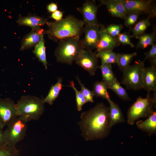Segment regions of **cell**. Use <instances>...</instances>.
<instances>
[{
    "instance_id": "52a82bcc",
    "label": "cell",
    "mask_w": 156,
    "mask_h": 156,
    "mask_svg": "<svg viewBox=\"0 0 156 156\" xmlns=\"http://www.w3.org/2000/svg\"><path fill=\"white\" fill-rule=\"evenodd\" d=\"M27 122L18 117L4 130L5 145L16 146L25 138L27 130Z\"/></svg>"
},
{
    "instance_id": "74e56055",
    "label": "cell",
    "mask_w": 156,
    "mask_h": 156,
    "mask_svg": "<svg viewBox=\"0 0 156 156\" xmlns=\"http://www.w3.org/2000/svg\"><path fill=\"white\" fill-rule=\"evenodd\" d=\"M0 146H5L4 131L1 127H0Z\"/></svg>"
},
{
    "instance_id": "cb8c5ba5",
    "label": "cell",
    "mask_w": 156,
    "mask_h": 156,
    "mask_svg": "<svg viewBox=\"0 0 156 156\" xmlns=\"http://www.w3.org/2000/svg\"><path fill=\"white\" fill-rule=\"evenodd\" d=\"M40 62H42L46 69H47V60L45 40L43 38L35 47L33 51Z\"/></svg>"
},
{
    "instance_id": "484cf974",
    "label": "cell",
    "mask_w": 156,
    "mask_h": 156,
    "mask_svg": "<svg viewBox=\"0 0 156 156\" xmlns=\"http://www.w3.org/2000/svg\"><path fill=\"white\" fill-rule=\"evenodd\" d=\"M117 64L121 71L130 66V63L134 57L137 55V53H117Z\"/></svg>"
},
{
    "instance_id": "836d02e7",
    "label": "cell",
    "mask_w": 156,
    "mask_h": 156,
    "mask_svg": "<svg viewBox=\"0 0 156 156\" xmlns=\"http://www.w3.org/2000/svg\"><path fill=\"white\" fill-rule=\"evenodd\" d=\"M116 38L120 44L129 45L131 48H133L135 46L131 41V35L128 33H120Z\"/></svg>"
},
{
    "instance_id": "3957f363",
    "label": "cell",
    "mask_w": 156,
    "mask_h": 156,
    "mask_svg": "<svg viewBox=\"0 0 156 156\" xmlns=\"http://www.w3.org/2000/svg\"><path fill=\"white\" fill-rule=\"evenodd\" d=\"M42 99L35 96H22L16 103L18 117L27 122L38 120L44 111Z\"/></svg>"
},
{
    "instance_id": "ac0fdd59",
    "label": "cell",
    "mask_w": 156,
    "mask_h": 156,
    "mask_svg": "<svg viewBox=\"0 0 156 156\" xmlns=\"http://www.w3.org/2000/svg\"><path fill=\"white\" fill-rule=\"evenodd\" d=\"M47 22V20L44 18L36 15L26 16L19 15L17 23L20 25L27 26L34 29L40 27L46 24Z\"/></svg>"
},
{
    "instance_id": "e575fe53",
    "label": "cell",
    "mask_w": 156,
    "mask_h": 156,
    "mask_svg": "<svg viewBox=\"0 0 156 156\" xmlns=\"http://www.w3.org/2000/svg\"><path fill=\"white\" fill-rule=\"evenodd\" d=\"M141 14L138 13H133L127 15L124 19V25L126 27H131L136 24Z\"/></svg>"
},
{
    "instance_id": "ffe728a7",
    "label": "cell",
    "mask_w": 156,
    "mask_h": 156,
    "mask_svg": "<svg viewBox=\"0 0 156 156\" xmlns=\"http://www.w3.org/2000/svg\"><path fill=\"white\" fill-rule=\"evenodd\" d=\"M62 78H57V81L54 85H52L46 97L42 99L44 103H48L52 105L54 101L58 96L61 90L64 85L62 83Z\"/></svg>"
},
{
    "instance_id": "8fae6325",
    "label": "cell",
    "mask_w": 156,
    "mask_h": 156,
    "mask_svg": "<svg viewBox=\"0 0 156 156\" xmlns=\"http://www.w3.org/2000/svg\"><path fill=\"white\" fill-rule=\"evenodd\" d=\"M102 25L99 24L85 25L83 28L84 38L81 40L82 44L84 49L92 50L96 48L100 39Z\"/></svg>"
},
{
    "instance_id": "5bb4252c",
    "label": "cell",
    "mask_w": 156,
    "mask_h": 156,
    "mask_svg": "<svg viewBox=\"0 0 156 156\" xmlns=\"http://www.w3.org/2000/svg\"><path fill=\"white\" fill-rule=\"evenodd\" d=\"M142 88L148 92L156 91V66L144 67L142 74Z\"/></svg>"
},
{
    "instance_id": "603a6c76",
    "label": "cell",
    "mask_w": 156,
    "mask_h": 156,
    "mask_svg": "<svg viewBox=\"0 0 156 156\" xmlns=\"http://www.w3.org/2000/svg\"><path fill=\"white\" fill-rule=\"evenodd\" d=\"M96 55L101 60V64H116L117 62V53L111 50H100L96 51Z\"/></svg>"
},
{
    "instance_id": "4fadbf2b",
    "label": "cell",
    "mask_w": 156,
    "mask_h": 156,
    "mask_svg": "<svg viewBox=\"0 0 156 156\" xmlns=\"http://www.w3.org/2000/svg\"><path fill=\"white\" fill-rule=\"evenodd\" d=\"M46 30L40 27L32 29L31 31L23 38L20 50H23L35 47L44 38Z\"/></svg>"
},
{
    "instance_id": "7402d4cb",
    "label": "cell",
    "mask_w": 156,
    "mask_h": 156,
    "mask_svg": "<svg viewBox=\"0 0 156 156\" xmlns=\"http://www.w3.org/2000/svg\"><path fill=\"white\" fill-rule=\"evenodd\" d=\"M101 70L103 81L106 83L108 86L115 81L117 80L112 70L111 64H101L99 66Z\"/></svg>"
},
{
    "instance_id": "ba28073f",
    "label": "cell",
    "mask_w": 156,
    "mask_h": 156,
    "mask_svg": "<svg viewBox=\"0 0 156 156\" xmlns=\"http://www.w3.org/2000/svg\"><path fill=\"white\" fill-rule=\"evenodd\" d=\"M127 15L133 13L144 14L150 18L156 17V7L153 0H121Z\"/></svg>"
},
{
    "instance_id": "9c48e42d",
    "label": "cell",
    "mask_w": 156,
    "mask_h": 156,
    "mask_svg": "<svg viewBox=\"0 0 156 156\" xmlns=\"http://www.w3.org/2000/svg\"><path fill=\"white\" fill-rule=\"evenodd\" d=\"M18 117L14 101L10 98H0V127H7Z\"/></svg>"
},
{
    "instance_id": "d6986e66",
    "label": "cell",
    "mask_w": 156,
    "mask_h": 156,
    "mask_svg": "<svg viewBox=\"0 0 156 156\" xmlns=\"http://www.w3.org/2000/svg\"><path fill=\"white\" fill-rule=\"evenodd\" d=\"M107 100L110 105L109 115L111 127L125 122L122 110L119 106L110 98Z\"/></svg>"
},
{
    "instance_id": "8992f818",
    "label": "cell",
    "mask_w": 156,
    "mask_h": 156,
    "mask_svg": "<svg viewBox=\"0 0 156 156\" xmlns=\"http://www.w3.org/2000/svg\"><path fill=\"white\" fill-rule=\"evenodd\" d=\"M144 62L138 60L135 63L122 71L121 83L127 89L138 90L142 89V74L145 67Z\"/></svg>"
},
{
    "instance_id": "1f68e13d",
    "label": "cell",
    "mask_w": 156,
    "mask_h": 156,
    "mask_svg": "<svg viewBox=\"0 0 156 156\" xmlns=\"http://www.w3.org/2000/svg\"><path fill=\"white\" fill-rule=\"evenodd\" d=\"M123 28L121 24H111L105 27V31L111 36L116 37L120 33Z\"/></svg>"
},
{
    "instance_id": "e0dca14e",
    "label": "cell",
    "mask_w": 156,
    "mask_h": 156,
    "mask_svg": "<svg viewBox=\"0 0 156 156\" xmlns=\"http://www.w3.org/2000/svg\"><path fill=\"white\" fill-rule=\"evenodd\" d=\"M145 120H139L136 122L137 127L146 133L150 136L156 133V112L154 111Z\"/></svg>"
},
{
    "instance_id": "4dcf8cb0",
    "label": "cell",
    "mask_w": 156,
    "mask_h": 156,
    "mask_svg": "<svg viewBox=\"0 0 156 156\" xmlns=\"http://www.w3.org/2000/svg\"><path fill=\"white\" fill-rule=\"evenodd\" d=\"M76 79L81 87V91L84 96L87 102L93 103L94 95L92 91L86 87L78 77H76Z\"/></svg>"
},
{
    "instance_id": "7c38bea8",
    "label": "cell",
    "mask_w": 156,
    "mask_h": 156,
    "mask_svg": "<svg viewBox=\"0 0 156 156\" xmlns=\"http://www.w3.org/2000/svg\"><path fill=\"white\" fill-rule=\"evenodd\" d=\"M99 6L95 0H87L77 10L82 14L85 25L99 24L97 18V13Z\"/></svg>"
},
{
    "instance_id": "7a4b0ae2",
    "label": "cell",
    "mask_w": 156,
    "mask_h": 156,
    "mask_svg": "<svg viewBox=\"0 0 156 156\" xmlns=\"http://www.w3.org/2000/svg\"><path fill=\"white\" fill-rule=\"evenodd\" d=\"M48 29L46 33L49 38L55 41L76 37H80L83 33L84 25L82 20L73 16H68L58 21H47Z\"/></svg>"
},
{
    "instance_id": "8d00e7d4",
    "label": "cell",
    "mask_w": 156,
    "mask_h": 156,
    "mask_svg": "<svg viewBox=\"0 0 156 156\" xmlns=\"http://www.w3.org/2000/svg\"><path fill=\"white\" fill-rule=\"evenodd\" d=\"M58 8L57 4L55 3H52L49 4L47 7L48 11L50 12H53L57 10Z\"/></svg>"
},
{
    "instance_id": "f1b7e54d",
    "label": "cell",
    "mask_w": 156,
    "mask_h": 156,
    "mask_svg": "<svg viewBox=\"0 0 156 156\" xmlns=\"http://www.w3.org/2000/svg\"><path fill=\"white\" fill-rule=\"evenodd\" d=\"M69 86L71 87L75 92L77 109L79 111H81L83 105L87 103L86 100L81 91H79L75 87V83L73 81L70 82Z\"/></svg>"
},
{
    "instance_id": "44dd1931",
    "label": "cell",
    "mask_w": 156,
    "mask_h": 156,
    "mask_svg": "<svg viewBox=\"0 0 156 156\" xmlns=\"http://www.w3.org/2000/svg\"><path fill=\"white\" fill-rule=\"evenodd\" d=\"M156 29L150 33H144L135 37L138 40L136 45L137 49H144L149 45L155 43L156 39Z\"/></svg>"
},
{
    "instance_id": "d4e9b609",
    "label": "cell",
    "mask_w": 156,
    "mask_h": 156,
    "mask_svg": "<svg viewBox=\"0 0 156 156\" xmlns=\"http://www.w3.org/2000/svg\"><path fill=\"white\" fill-rule=\"evenodd\" d=\"M107 84L103 81H96L93 85L92 91L94 96L96 97H101L107 100L110 98L108 92Z\"/></svg>"
},
{
    "instance_id": "4316f807",
    "label": "cell",
    "mask_w": 156,
    "mask_h": 156,
    "mask_svg": "<svg viewBox=\"0 0 156 156\" xmlns=\"http://www.w3.org/2000/svg\"><path fill=\"white\" fill-rule=\"evenodd\" d=\"M151 18L147 17L144 19L140 20L136 23L131 29L132 34L131 37H135L144 33L145 31L151 25L149 19Z\"/></svg>"
},
{
    "instance_id": "277c9868",
    "label": "cell",
    "mask_w": 156,
    "mask_h": 156,
    "mask_svg": "<svg viewBox=\"0 0 156 156\" xmlns=\"http://www.w3.org/2000/svg\"><path fill=\"white\" fill-rule=\"evenodd\" d=\"M84 49L80 37L63 39L59 40L55 55L57 62L71 65Z\"/></svg>"
},
{
    "instance_id": "6da1fadb",
    "label": "cell",
    "mask_w": 156,
    "mask_h": 156,
    "mask_svg": "<svg viewBox=\"0 0 156 156\" xmlns=\"http://www.w3.org/2000/svg\"><path fill=\"white\" fill-rule=\"evenodd\" d=\"M109 111V107L101 103L81 114L78 124L86 140L102 139L108 136L112 128Z\"/></svg>"
},
{
    "instance_id": "d590c367",
    "label": "cell",
    "mask_w": 156,
    "mask_h": 156,
    "mask_svg": "<svg viewBox=\"0 0 156 156\" xmlns=\"http://www.w3.org/2000/svg\"><path fill=\"white\" fill-rule=\"evenodd\" d=\"M63 12L57 10L52 13L50 17L55 20V21H60L63 18Z\"/></svg>"
},
{
    "instance_id": "83f0119b",
    "label": "cell",
    "mask_w": 156,
    "mask_h": 156,
    "mask_svg": "<svg viewBox=\"0 0 156 156\" xmlns=\"http://www.w3.org/2000/svg\"><path fill=\"white\" fill-rule=\"evenodd\" d=\"M120 83L117 80L109 85L108 88L113 91L120 98L125 101H129L130 98L125 89L121 86Z\"/></svg>"
},
{
    "instance_id": "d6a6232c",
    "label": "cell",
    "mask_w": 156,
    "mask_h": 156,
    "mask_svg": "<svg viewBox=\"0 0 156 156\" xmlns=\"http://www.w3.org/2000/svg\"><path fill=\"white\" fill-rule=\"evenodd\" d=\"M150 50L144 53L145 58L143 61L144 62L148 59L151 63V65L156 66V44L154 43L151 45Z\"/></svg>"
},
{
    "instance_id": "2e32d148",
    "label": "cell",
    "mask_w": 156,
    "mask_h": 156,
    "mask_svg": "<svg viewBox=\"0 0 156 156\" xmlns=\"http://www.w3.org/2000/svg\"><path fill=\"white\" fill-rule=\"evenodd\" d=\"M101 5H105L112 16L125 19L127 16L125 8L121 0H100Z\"/></svg>"
},
{
    "instance_id": "9a60e30c",
    "label": "cell",
    "mask_w": 156,
    "mask_h": 156,
    "mask_svg": "<svg viewBox=\"0 0 156 156\" xmlns=\"http://www.w3.org/2000/svg\"><path fill=\"white\" fill-rule=\"evenodd\" d=\"M105 27L102 25L99 41L96 48V51L100 50H113L120 44L116 37H113L105 30Z\"/></svg>"
},
{
    "instance_id": "f546056e",
    "label": "cell",
    "mask_w": 156,
    "mask_h": 156,
    "mask_svg": "<svg viewBox=\"0 0 156 156\" xmlns=\"http://www.w3.org/2000/svg\"><path fill=\"white\" fill-rule=\"evenodd\" d=\"M19 150L16 146H0V156H19Z\"/></svg>"
},
{
    "instance_id": "30bf717a",
    "label": "cell",
    "mask_w": 156,
    "mask_h": 156,
    "mask_svg": "<svg viewBox=\"0 0 156 156\" xmlns=\"http://www.w3.org/2000/svg\"><path fill=\"white\" fill-rule=\"evenodd\" d=\"M98 58L96 52L91 50L84 49L80 53L75 60V63L87 71L91 76L95 75L98 65Z\"/></svg>"
},
{
    "instance_id": "5b68a950",
    "label": "cell",
    "mask_w": 156,
    "mask_h": 156,
    "mask_svg": "<svg viewBox=\"0 0 156 156\" xmlns=\"http://www.w3.org/2000/svg\"><path fill=\"white\" fill-rule=\"evenodd\" d=\"M148 92L145 98H138L130 107L127 112V122L133 125L140 118L148 117L155 111L156 106V91L154 92L152 96Z\"/></svg>"
}]
</instances>
